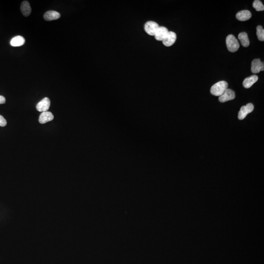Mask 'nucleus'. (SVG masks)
Here are the masks:
<instances>
[{
  "instance_id": "nucleus-1",
  "label": "nucleus",
  "mask_w": 264,
  "mask_h": 264,
  "mask_svg": "<svg viewBox=\"0 0 264 264\" xmlns=\"http://www.w3.org/2000/svg\"><path fill=\"white\" fill-rule=\"evenodd\" d=\"M228 88V84L226 81H219L211 87L210 92L213 96L220 97L223 94Z\"/></svg>"
},
{
  "instance_id": "nucleus-2",
  "label": "nucleus",
  "mask_w": 264,
  "mask_h": 264,
  "mask_svg": "<svg viewBox=\"0 0 264 264\" xmlns=\"http://www.w3.org/2000/svg\"><path fill=\"white\" fill-rule=\"evenodd\" d=\"M226 44L228 50L231 53L237 51L240 47L239 42L234 36L230 34L226 38Z\"/></svg>"
},
{
  "instance_id": "nucleus-3",
  "label": "nucleus",
  "mask_w": 264,
  "mask_h": 264,
  "mask_svg": "<svg viewBox=\"0 0 264 264\" xmlns=\"http://www.w3.org/2000/svg\"><path fill=\"white\" fill-rule=\"evenodd\" d=\"M159 26L158 24L156 22L149 21L145 24L144 29L145 31L148 35L154 36Z\"/></svg>"
},
{
  "instance_id": "nucleus-4",
  "label": "nucleus",
  "mask_w": 264,
  "mask_h": 264,
  "mask_svg": "<svg viewBox=\"0 0 264 264\" xmlns=\"http://www.w3.org/2000/svg\"><path fill=\"white\" fill-rule=\"evenodd\" d=\"M254 106L252 103H248L246 106H242L238 113V119L240 120H244L248 114L252 112Z\"/></svg>"
},
{
  "instance_id": "nucleus-5",
  "label": "nucleus",
  "mask_w": 264,
  "mask_h": 264,
  "mask_svg": "<svg viewBox=\"0 0 264 264\" xmlns=\"http://www.w3.org/2000/svg\"><path fill=\"white\" fill-rule=\"evenodd\" d=\"M235 98V94L233 91L231 89H227L223 95L219 97V100L221 102H225L229 100H233Z\"/></svg>"
},
{
  "instance_id": "nucleus-6",
  "label": "nucleus",
  "mask_w": 264,
  "mask_h": 264,
  "mask_svg": "<svg viewBox=\"0 0 264 264\" xmlns=\"http://www.w3.org/2000/svg\"><path fill=\"white\" fill-rule=\"evenodd\" d=\"M50 105V101L48 97L43 99L39 102L36 105V109L39 112H47L49 109Z\"/></svg>"
},
{
  "instance_id": "nucleus-7",
  "label": "nucleus",
  "mask_w": 264,
  "mask_h": 264,
  "mask_svg": "<svg viewBox=\"0 0 264 264\" xmlns=\"http://www.w3.org/2000/svg\"><path fill=\"white\" fill-rule=\"evenodd\" d=\"M176 39V34L173 31H169L167 35L162 42L163 44L166 47H171L175 43Z\"/></svg>"
},
{
  "instance_id": "nucleus-8",
  "label": "nucleus",
  "mask_w": 264,
  "mask_h": 264,
  "mask_svg": "<svg viewBox=\"0 0 264 264\" xmlns=\"http://www.w3.org/2000/svg\"><path fill=\"white\" fill-rule=\"evenodd\" d=\"M264 62L259 59H255L252 61L251 71L253 73H258L261 71H264Z\"/></svg>"
},
{
  "instance_id": "nucleus-9",
  "label": "nucleus",
  "mask_w": 264,
  "mask_h": 264,
  "mask_svg": "<svg viewBox=\"0 0 264 264\" xmlns=\"http://www.w3.org/2000/svg\"><path fill=\"white\" fill-rule=\"evenodd\" d=\"M168 32V30L166 27L164 26H159L154 35L155 39L157 41H163L167 35Z\"/></svg>"
},
{
  "instance_id": "nucleus-10",
  "label": "nucleus",
  "mask_w": 264,
  "mask_h": 264,
  "mask_svg": "<svg viewBox=\"0 0 264 264\" xmlns=\"http://www.w3.org/2000/svg\"><path fill=\"white\" fill-rule=\"evenodd\" d=\"M54 116L50 112H44L41 113L39 117V121L41 124H45L53 120Z\"/></svg>"
},
{
  "instance_id": "nucleus-11",
  "label": "nucleus",
  "mask_w": 264,
  "mask_h": 264,
  "mask_svg": "<svg viewBox=\"0 0 264 264\" xmlns=\"http://www.w3.org/2000/svg\"><path fill=\"white\" fill-rule=\"evenodd\" d=\"M236 17L240 21H246L251 19L252 13L248 10H242L236 14Z\"/></svg>"
},
{
  "instance_id": "nucleus-12",
  "label": "nucleus",
  "mask_w": 264,
  "mask_h": 264,
  "mask_svg": "<svg viewBox=\"0 0 264 264\" xmlns=\"http://www.w3.org/2000/svg\"><path fill=\"white\" fill-rule=\"evenodd\" d=\"M60 14L58 12L54 10H50L45 13L44 18L45 20L50 21L58 19L60 17Z\"/></svg>"
},
{
  "instance_id": "nucleus-13",
  "label": "nucleus",
  "mask_w": 264,
  "mask_h": 264,
  "mask_svg": "<svg viewBox=\"0 0 264 264\" xmlns=\"http://www.w3.org/2000/svg\"><path fill=\"white\" fill-rule=\"evenodd\" d=\"M258 80V76L256 75H252L245 79L243 83V85L245 88L248 89L251 88L255 82H257Z\"/></svg>"
},
{
  "instance_id": "nucleus-14",
  "label": "nucleus",
  "mask_w": 264,
  "mask_h": 264,
  "mask_svg": "<svg viewBox=\"0 0 264 264\" xmlns=\"http://www.w3.org/2000/svg\"><path fill=\"white\" fill-rule=\"evenodd\" d=\"M21 11L23 15L25 17H27L30 15L31 12V8L28 2L25 1L22 2L21 6Z\"/></svg>"
},
{
  "instance_id": "nucleus-15",
  "label": "nucleus",
  "mask_w": 264,
  "mask_h": 264,
  "mask_svg": "<svg viewBox=\"0 0 264 264\" xmlns=\"http://www.w3.org/2000/svg\"><path fill=\"white\" fill-rule=\"evenodd\" d=\"M25 43V39L21 36H17L13 38L10 41V45L13 47L23 46Z\"/></svg>"
},
{
  "instance_id": "nucleus-16",
  "label": "nucleus",
  "mask_w": 264,
  "mask_h": 264,
  "mask_svg": "<svg viewBox=\"0 0 264 264\" xmlns=\"http://www.w3.org/2000/svg\"><path fill=\"white\" fill-rule=\"evenodd\" d=\"M238 38L240 41L242 45L244 47H248L249 45V40L247 33L241 32L238 35Z\"/></svg>"
},
{
  "instance_id": "nucleus-17",
  "label": "nucleus",
  "mask_w": 264,
  "mask_h": 264,
  "mask_svg": "<svg viewBox=\"0 0 264 264\" xmlns=\"http://www.w3.org/2000/svg\"><path fill=\"white\" fill-rule=\"evenodd\" d=\"M252 6L256 11L262 12L264 11V6L262 2L259 0H255L253 2Z\"/></svg>"
},
{
  "instance_id": "nucleus-18",
  "label": "nucleus",
  "mask_w": 264,
  "mask_h": 264,
  "mask_svg": "<svg viewBox=\"0 0 264 264\" xmlns=\"http://www.w3.org/2000/svg\"><path fill=\"white\" fill-rule=\"evenodd\" d=\"M257 32L256 34L257 36L258 39L261 41H264V30L263 27L261 26H258L256 28Z\"/></svg>"
},
{
  "instance_id": "nucleus-19",
  "label": "nucleus",
  "mask_w": 264,
  "mask_h": 264,
  "mask_svg": "<svg viewBox=\"0 0 264 264\" xmlns=\"http://www.w3.org/2000/svg\"><path fill=\"white\" fill-rule=\"evenodd\" d=\"M7 122L5 118L0 115V126L5 127L7 125Z\"/></svg>"
},
{
  "instance_id": "nucleus-20",
  "label": "nucleus",
  "mask_w": 264,
  "mask_h": 264,
  "mask_svg": "<svg viewBox=\"0 0 264 264\" xmlns=\"http://www.w3.org/2000/svg\"><path fill=\"white\" fill-rule=\"evenodd\" d=\"M6 98L3 96H0V104H2L6 103Z\"/></svg>"
}]
</instances>
